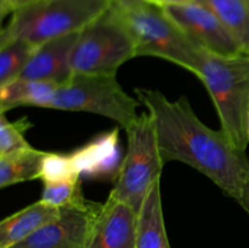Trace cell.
Segmentation results:
<instances>
[{"mask_svg":"<svg viewBox=\"0 0 249 248\" xmlns=\"http://www.w3.org/2000/svg\"><path fill=\"white\" fill-rule=\"evenodd\" d=\"M111 6L109 0H36L12 14L1 29L0 43L19 39L36 48L80 32Z\"/></svg>","mask_w":249,"mask_h":248,"instance_id":"cell-4","label":"cell"},{"mask_svg":"<svg viewBox=\"0 0 249 248\" xmlns=\"http://www.w3.org/2000/svg\"><path fill=\"white\" fill-rule=\"evenodd\" d=\"M80 175L94 177L116 175L118 163V130L96 138L72 155Z\"/></svg>","mask_w":249,"mask_h":248,"instance_id":"cell-13","label":"cell"},{"mask_svg":"<svg viewBox=\"0 0 249 248\" xmlns=\"http://www.w3.org/2000/svg\"><path fill=\"white\" fill-rule=\"evenodd\" d=\"M138 223L135 209L108 197L97 212L88 248H135Z\"/></svg>","mask_w":249,"mask_h":248,"instance_id":"cell-10","label":"cell"},{"mask_svg":"<svg viewBox=\"0 0 249 248\" xmlns=\"http://www.w3.org/2000/svg\"><path fill=\"white\" fill-rule=\"evenodd\" d=\"M163 10L202 50L221 56L247 53L220 19L201 2L194 1Z\"/></svg>","mask_w":249,"mask_h":248,"instance_id":"cell-8","label":"cell"},{"mask_svg":"<svg viewBox=\"0 0 249 248\" xmlns=\"http://www.w3.org/2000/svg\"><path fill=\"white\" fill-rule=\"evenodd\" d=\"M33 124L28 118L10 122L5 113L0 112V156L31 148L32 146L24 138V133Z\"/></svg>","mask_w":249,"mask_h":248,"instance_id":"cell-21","label":"cell"},{"mask_svg":"<svg viewBox=\"0 0 249 248\" xmlns=\"http://www.w3.org/2000/svg\"><path fill=\"white\" fill-rule=\"evenodd\" d=\"M248 1H249V0H248Z\"/></svg>","mask_w":249,"mask_h":248,"instance_id":"cell-27","label":"cell"},{"mask_svg":"<svg viewBox=\"0 0 249 248\" xmlns=\"http://www.w3.org/2000/svg\"><path fill=\"white\" fill-rule=\"evenodd\" d=\"M247 135H248V140H249V109H248V119H247Z\"/></svg>","mask_w":249,"mask_h":248,"instance_id":"cell-26","label":"cell"},{"mask_svg":"<svg viewBox=\"0 0 249 248\" xmlns=\"http://www.w3.org/2000/svg\"><path fill=\"white\" fill-rule=\"evenodd\" d=\"M60 84L46 80L17 79L0 87V112L21 106H33L48 108L56 89Z\"/></svg>","mask_w":249,"mask_h":248,"instance_id":"cell-15","label":"cell"},{"mask_svg":"<svg viewBox=\"0 0 249 248\" xmlns=\"http://www.w3.org/2000/svg\"><path fill=\"white\" fill-rule=\"evenodd\" d=\"M79 36V32L53 39L36 46L27 63L21 78L34 80L66 82L72 74L71 55Z\"/></svg>","mask_w":249,"mask_h":248,"instance_id":"cell-11","label":"cell"},{"mask_svg":"<svg viewBox=\"0 0 249 248\" xmlns=\"http://www.w3.org/2000/svg\"><path fill=\"white\" fill-rule=\"evenodd\" d=\"M155 124L163 163L178 160L198 170L228 196L240 201L249 180V162L221 130H213L196 116L186 96L170 101L160 91L135 89Z\"/></svg>","mask_w":249,"mask_h":248,"instance_id":"cell-1","label":"cell"},{"mask_svg":"<svg viewBox=\"0 0 249 248\" xmlns=\"http://www.w3.org/2000/svg\"><path fill=\"white\" fill-rule=\"evenodd\" d=\"M101 204L65 207L55 220L11 248H88L92 225Z\"/></svg>","mask_w":249,"mask_h":248,"instance_id":"cell-9","label":"cell"},{"mask_svg":"<svg viewBox=\"0 0 249 248\" xmlns=\"http://www.w3.org/2000/svg\"><path fill=\"white\" fill-rule=\"evenodd\" d=\"M136 57L130 32L112 6L79 32L71 55L72 74L116 77L123 63Z\"/></svg>","mask_w":249,"mask_h":248,"instance_id":"cell-6","label":"cell"},{"mask_svg":"<svg viewBox=\"0 0 249 248\" xmlns=\"http://www.w3.org/2000/svg\"><path fill=\"white\" fill-rule=\"evenodd\" d=\"M142 1L153 5V6L160 7V9H165V7L170 6H179V5L190 4V2L197 1V0H142Z\"/></svg>","mask_w":249,"mask_h":248,"instance_id":"cell-23","label":"cell"},{"mask_svg":"<svg viewBox=\"0 0 249 248\" xmlns=\"http://www.w3.org/2000/svg\"><path fill=\"white\" fill-rule=\"evenodd\" d=\"M44 151L31 147L10 155L0 156V187L40 179Z\"/></svg>","mask_w":249,"mask_h":248,"instance_id":"cell-16","label":"cell"},{"mask_svg":"<svg viewBox=\"0 0 249 248\" xmlns=\"http://www.w3.org/2000/svg\"><path fill=\"white\" fill-rule=\"evenodd\" d=\"M128 146L124 159L113 177L111 198L126 203L140 213V209L164 167L160 158L157 135L152 118L147 113L138 118L125 129Z\"/></svg>","mask_w":249,"mask_h":248,"instance_id":"cell-5","label":"cell"},{"mask_svg":"<svg viewBox=\"0 0 249 248\" xmlns=\"http://www.w3.org/2000/svg\"><path fill=\"white\" fill-rule=\"evenodd\" d=\"M61 208L50 206L40 199L0 221V248H11L55 220Z\"/></svg>","mask_w":249,"mask_h":248,"instance_id":"cell-12","label":"cell"},{"mask_svg":"<svg viewBox=\"0 0 249 248\" xmlns=\"http://www.w3.org/2000/svg\"><path fill=\"white\" fill-rule=\"evenodd\" d=\"M198 77L211 95L221 130L241 152L249 140V53L221 56L204 51Z\"/></svg>","mask_w":249,"mask_h":248,"instance_id":"cell-2","label":"cell"},{"mask_svg":"<svg viewBox=\"0 0 249 248\" xmlns=\"http://www.w3.org/2000/svg\"><path fill=\"white\" fill-rule=\"evenodd\" d=\"M238 203H240L241 206H242L243 208H245V211L249 214V180H248L247 184H246L245 189H243L242 196H241V198H240V201H238Z\"/></svg>","mask_w":249,"mask_h":248,"instance_id":"cell-24","label":"cell"},{"mask_svg":"<svg viewBox=\"0 0 249 248\" xmlns=\"http://www.w3.org/2000/svg\"><path fill=\"white\" fill-rule=\"evenodd\" d=\"M140 105L124 91L116 77L71 74L58 85L48 108L100 114L125 129L139 117Z\"/></svg>","mask_w":249,"mask_h":248,"instance_id":"cell-7","label":"cell"},{"mask_svg":"<svg viewBox=\"0 0 249 248\" xmlns=\"http://www.w3.org/2000/svg\"><path fill=\"white\" fill-rule=\"evenodd\" d=\"M135 248H170L163 216L160 180L151 187L139 213Z\"/></svg>","mask_w":249,"mask_h":248,"instance_id":"cell-14","label":"cell"},{"mask_svg":"<svg viewBox=\"0 0 249 248\" xmlns=\"http://www.w3.org/2000/svg\"><path fill=\"white\" fill-rule=\"evenodd\" d=\"M41 201L57 208L84 206L88 202L83 195L79 180L44 184Z\"/></svg>","mask_w":249,"mask_h":248,"instance_id":"cell-19","label":"cell"},{"mask_svg":"<svg viewBox=\"0 0 249 248\" xmlns=\"http://www.w3.org/2000/svg\"><path fill=\"white\" fill-rule=\"evenodd\" d=\"M79 177L80 173L75 165L72 155L45 152L40 172V180H43L44 184L79 180Z\"/></svg>","mask_w":249,"mask_h":248,"instance_id":"cell-20","label":"cell"},{"mask_svg":"<svg viewBox=\"0 0 249 248\" xmlns=\"http://www.w3.org/2000/svg\"><path fill=\"white\" fill-rule=\"evenodd\" d=\"M109 1L112 5H129L138 1V0H109Z\"/></svg>","mask_w":249,"mask_h":248,"instance_id":"cell-25","label":"cell"},{"mask_svg":"<svg viewBox=\"0 0 249 248\" xmlns=\"http://www.w3.org/2000/svg\"><path fill=\"white\" fill-rule=\"evenodd\" d=\"M34 1H36V0H0V14H1V18H4L6 15H12L17 10L23 9V7L33 4Z\"/></svg>","mask_w":249,"mask_h":248,"instance_id":"cell-22","label":"cell"},{"mask_svg":"<svg viewBox=\"0 0 249 248\" xmlns=\"http://www.w3.org/2000/svg\"><path fill=\"white\" fill-rule=\"evenodd\" d=\"M134 39L138 56H152L175 63L197 75L204 50L197 46L160 7L142 0L112 5Z\"/></svg>","mask_w":249,"mask_h":248,"instance_id":"cell-3","label":"cell"},{"mask_svg":"<svg viewBox=\"0 0 249 248\" xmlns=\"http://www.w3.org/2000/svg\"><path fill=\"white\" fill-rule=\"evenodd\" d=\"M208 7L249 53L248 0H197Z\"/></svg>","mask_w":249,"mask_h":248,"instance_id":"cell-17","label":"cell"},{"mask_svg":"<svg viewBox=\"0 0 249 248\" xmlns=\"http://www.w3.org/2000/svg\"><path fill=\"white\" fill-rule=\"evenodd\" d=\"M36 46L19 39L0 43V87L22 74Z\"/></svg>","mask_w":249,"mask_h":248,"instance_id":"cell-18","label":"cell"}]
</instances>
